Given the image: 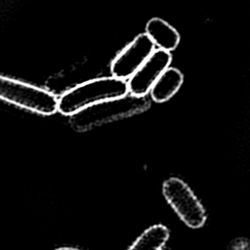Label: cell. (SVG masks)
Returning <instances> with one entry per match:
<instances>
[{"label": "cell", "mask_w": 250, "mask_h": 250, "mask_svg": "<svg viewBox=\"0 0 250 250\" xmlns=\"http://www.w3.org/2000/svg\"><path fill=\"white\" fill-rule=\"evenodd\" d=\"M149 101L145 97L127 94L124 97L104 101L88 106L70 116V124L77 131H87L94 127L130 117L147 110Z\"/></svg>", "instance_id": "2"}, {"label": "cell", "mask_w": 250, "mask_h": 250, "mask_svg": "<svg viewBox=\"0 0 250 250\" xmlns=\"http://www.w3.org/2000/svg\"><path fill=\"white\" fill-rule=\"evenodd\" d=\"M128 93L127 82L123 79L113 76L95 78L66 90L59 98L58 110L71 116L88 106L124 97Z\"/></svg>", "instance_id": "1"}, {"label": "cell", "mask_w": 250, "mask_h": 250, "mask_svg": "<svg viewBox=\"0 0 250 250\" xmlns=\"http://www.w3.org/2000/svg\"><path fill=\"white\" fill-rule=\"evenodd\" d=\"M172 61L170 52L154 50L145 63L129 78L128 92L133 96L145 97Z\"/></svg>", "instance_id": "6"}, {"label": "cell", "mask_w": 250, "mask_h": 250, "mask_svg": "<svg viewBox=\"0 0 250 250\" xmlns=\"http://www.w3.org/2000/svg\"><path fill=\"white\" fill-rule=\"evenodd\" d=\"M0 100L42 115L54 114L59 104L50 91L4 75H0Z\"/></svg>", "instance_id": "3"}, {"label": "cell", "mask_w": 250, "mask_h": 250, "mask_svg": "<svg viewBox=\"0 0 250 250\" xmlns=\"http://www.w3.org/2000/svg\"><path fill=\"white\" fill-rule=\"evenodd\" d=\"M154 51V43L146 33H141L128 44L112 61L110 71L113 77L130 78L150 57Z\"/></svg>", "instance_id": "5"}, {"label": "cell", "mask_w": 250, "mask_h": 250, "mask_svg": "<svg viewBox=\"0 0 250 250\" xmlns=\"http://www.w3.org/2000/svg\"><path fill=\"white\" fill-rule=\"evenodd\" d=\"M162 250H164V249H162Z\"/></svg>", "instance_id": "12"}, {"label": "cell", "mask_w": 250, "mask_h": 250, "mask_svg": "<svg viewBox=\"0 0 250 250\" xmlns=\"http://www.w3.org/2000/svg\"><path fill=\"white\" fill-rule=\"evenodd\" d=\"M169 238V229L163 225H154L145 230L128 250H162Z\"/></svg>", "instance_id": "9"}, {"label": "cell", "mask_w": 250, "mask_h": 250, "mask_svg": "<svg viewBox=\"0 0 250 250\" xmlns=\"http://www.w3.org/2000/svg\"><path fill=\"white\" fill-rule=\"evenodd\" d=\"M183 81L184 75L179 69L168 67L150 90L152 100L156 103H163L170 100L179 91Z\"/></svg>", "instance_id": "8"}, {"label": "cell", "mask_w": 250, "mask_h": 250, "mask_svg": "<svg viewBox=\"0 0 250 250\" xmlns=\"http://www.w3.org/2000/svg\"><path fill=\"white\" fill-rule=\"evenodd\" d=\"M162 192L180 219L191 229H199L206 222V212L190 188L179 178H169L162 186Z\"/></svg>", "instance_id": "4"}, {"label": "cell", "mask_w": 250, "mask_h": 250, "mask_svg": "<svg viewBox=\"0 0 250 250\" xmlns=\"http://www.w3.org/2000/svg\"><path fill=\"white\" fill-rule=\"evenodd\" d=\"M146 31L154 45H157L161 50L170 52L179 45V32L160 18L150 19L146 23Z\"/></svg>", "instance_id": "7"}, {"label": "cell", "mask_w": 250, "mask_h": 250, "mask_svg": "<svg viewBox=\"0 0 250 250\" xmlns=\"http://www.w3.org/2000/svg\"><path fill=\"white\" fill-rule=\"evenodd\" d=\"M228 250H250V239L246 237H235L229 242Z\"/></svg>", "instance_id": "10"}, {"label": "cell", "mask_w": 250, "mask_h": 250, "mask_svg": "<svg viewBox=\"0 0 250 250\" xmlns=\"http://www.w3.org/2000/svg\"><path fill=\"white\" fill-rule=\"evenodd\" d=\"M55 250H81V249L76 248V247H60V248H57Z\"/></svg>", "instance_id": "11"}]
</instances>
